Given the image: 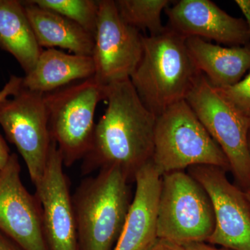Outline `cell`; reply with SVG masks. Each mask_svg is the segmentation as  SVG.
I'll list each match as a JSON object with an SVG mask.
<instances>
[{
  "label": "cell",
  "mask_w": 250,
  "mask_h": 250,
  "mask_svg": "<svg viewBox=\"0 0 250 250\" xmlns=\"http://www.w3.org/2000/svg\"><path fill=\"white\" fill-rule=\"evenodd\" d=\"M106 111L95 124L83 159V174L116 167L130 182L152 161L156 117L141 101L130 80L106 86Z\"/></svg>",
  "instance_id": "6da1fadb"
},
{
  "label": "cell",
  "mask_w": 250,
  "mask_h": 250,
  "mask_svg": "<svg viewBox=\"0 0 250 250\" xmlns=\"http://www.w3.org/2000/svg\"><path fill=\"white\" fill-rule=\"evenodd\" d=\"M186 39L167 26L160 34L143 36L142 57L130 81L145 106L156 117L186 100L201 76Z\"/></svg>",
  "instance_id": "7a4b0ae2"
},
{
  "label": "cell",
  "mask_w": 250,
  "mask_h": 250,
  "mask_svg": "<svg viewBox=\"0 0 250 250\" xmlns=\"http://www.w3.org/2000/svg\"><path fill=\"white\" fill-rule=\"evenodd\" d=\"M130 182L116 167L82 181L72 195L79 250H113L131 202Z\"/></svg>",
  "instance_id": "3957f363"
},
{
  "label": "cell",
  "mask_w": 250,
  "mask_h": 250,
  "mask_svg": "<svg viewBox=\"0 0 250 250\" xmlns=\"http://www.w3.org/2000/svg\"><path fill=\"white\" fill-rule=\"evenodd\" d=\"M152 161L161 176L195 166L231 171L223 150L186 100L156 116Z\"/></svg>",
  "instance_id": "277c9868"
},
{
  "label": "cell",
  "mask_w": 250,
  "mask_h": 250,
  "mask_svg": "<svg viewBox=\"0 0 250 250\" xmlns=\"http://www.w3.org/2000/svg\"><path fill=\"white\" fill-rule=\"evenodd\" d=\"M106 98V86L94 77L44 94L51 138L64 166L83 159L91 146L95 113Z\"/></svg>",
  "instance_id": "5b68a950"
},
{
  "label": "cell",
  "mask_w": 250,
  "mask_h": 250,
  "mask_svg": "<svg viewBox=\"0 0 250 250\" xmlns=\"http://www.w3.org/2000/svg\"><path fill=\"white\" fill-rule=\"evenodd\" d=\"M214 210L201 184L183 170L161 177L158 203V238L183 246L206 243L214 230Z\"/></svg>",
  "instance_id": "8992f818"
},
{
  "label": "cell",
  "mask_w": 250,
  "mask_h": 250,
  "mask_svg": "<svg viewBox=\"0 0 250 250\" xmlns=\"http://www.w3.org/2000/svg\"><path fill=\"white\" fill-rule=\"evenodd\" d=\"M186 101L226 156L237 187L249 191L250 120L227 103L202 74Z\"/></svg>",
  "instance_id": "52a82bcc"
},
{
  "label": "cell",
  "mask_w": 250,
  "mask_h": 250,
  "mask_svg": "<svg viewBox=\"0 0 250 250\" xmlns=\"http://www.w3.org/2000/svg\"><path fill=\"white\" fill-rule=\"evenodd\" d=\"M0 125L25 163L31 182H41L52 140L43 94L21 90L0 105Z\"/></svg>",
  "instance_id": "ba28073f"
},
{
  "label": "cell",
  "mask_w": 250,
  "mask_h": 250,
  "mask_svg": "<svg viewBox=\"0 0 250 250\" xmlns=\"http://www.w3.org/2000/svg\"><path fill=\"white\" fill-rule=\"evenodd\" d=\"M94 36V78L104 86L130 80L143 50V36L122 19L113 0L98 1Z\"/></svg>",
  "instance_id": "9c48e42d"
},
{
  "label": "cell",
  "mask_w": 250,
  "mask_h": 250,
  "mask_svg": "<svg viewBox=\"0 0 250 250\" xmlns=\"http://www.w3.org/2000/svg\"><path fill=\"white\" fill-rule=\"evenodd\" d=\"M226 171L212 166L188 168L213 205L215 225L207 243L231 250H250V209L245 192L228 180Z\"/></svg>",
  "instance_id": "30bf717a"
},
{
  "label": "cell",
  "mask_w": 250,
  "mask_h": 250,
  "mask_svg": "<svg viewBox=\"0 0 250 250\" xmlns=\"http://www.w3.org/2000/svg\"><path fill=\"white\" fill-rule=\"evenodd\" d=\"M0 231L24 250H49L40 202L23 185L16 154L0 171Z\"/></svg>",
  "instance_id": "8fae6325"
},
{
  "label": "cell",
  "mask_w": 250,
  "mask_h": 250,
  "mask_svg": "<svg viewBox=\"0 0 250 250\" xmlns=\"http://www.w3.org/2000/svg\"><path fill=\"white\" fill-rule=\"evenodd\" d=\"M63 163L52 141L45 173L35 195L42 210L44 236L49 250H79L72 195Z\"/></svg>",
  "instance_id": "7c38bea8"
},
{
  "label": "cell",
  "mask_w": 250,
  "mask_h": 250,
  "mask_svg": "<svg viewBox=\"0 0 250 250\" xmlns=\"http://www.w3.org/2000/svg\"><path fill=\"white\" fill-rule=\"evenodd\" d=\"M165 12L167 27L184 37L208 39L229 47L250 43L245 20L230 16L210 0H181Z\"/></svg>",
  "instance_id": "4fadbf2b"
},
{
  "label": "cell",
  "mask_w": 250,
  "mask_h": 250,
  "mask_svg": "<svg viewBox=\"0 0 250 250\" xmlns=\"http://www.w3.org/2000/svg\"><path fill=\"white\" fill-rule=\"evenodd\" d=\"M161 177L152 161L136 174L134 198L113 250H148L157 240L156 218Z\"/></svg>",
  "instance_id": "5bb4252c"
},
{
  "label": "cell",
  "mask_w": 250,
  "mask_h": 250,
  "mask_svg": "<svg viewBox=\"0 0 250 250\" xmlns=\"http://www.w3.org/2000/svg\"><path fill=\"white\" fill-rule=\"evenodd\" d=\"M186 43L197 69L215 88L236 84L250 70V43L222 47L198 37L187 38Z\"/></svg>",
  "instance_id": "9a60e30c"
},
{
  "label": "cell",
  "mask_w": 250,
  "mask_h": 250,
  "mask_svg": "<svg viewBox=\"0 0 250 250\" xmlns=\"http://www.w3.org/2000/svg\"><path fill=\"white\" fill-rule=\"evenodd\" d=\"M93 57L67 54L57 49L42 50L35 66L22 77V88L46 94L95 75Z\"/></svg>",
  "instance_id": "2e32d148"
},
{
  "label": "cell",
  "mask_w": 250,
  "mask_h": 250,
  "mask_svg": "<svg viewBox=\"0 0 250 250\" xmlns=\"http://www.w3.org/2000/svg\"><path fill=\"white\" fill-rule=\"evenodd\" d=\"M39 46L60 47L78 55H93L94 36L62 15L41 7L31 1H22Z\"/></svg>",
  "instance_id": "e0dca14e"
},
{
  "label": "cell",
  "mask_w": 250,
  "mask_h": 250,
  "mask_svg": "<svg viewBox=\"0 0 250 250\" xmlns=\"http://www.w3.org/2000/svg\"><path fill=\"white\" fill-rule=\"evenodd\" d=\"M0 48L17 60L25 75L42 52L22 1L0 0Z\"/></svg>",
  "instance_id": "ac0fdd59"
},
{
  "label": "cell",
  "mask_w": 250,
  "mask_h": 250,
  "mask_svg": "<svg viewBox=\"0 0 250 250\" xmlns=\"http://www.w3.org/2000/svg\"><path fill=\"white\" fill-rule=\"evenodd\" d=\"M116 7L122 19L138 30L144 29L150 36L160 34L166 27L161 21V14L168 7V0H117Z\"/></svg>",
  "instance_id": "d6986e66"
},
{
  "label": "cell",
  "mask_w": 250,
  "mask_h": 250,
  "mask_svg": "<svg viewBox=\"0 0 250 250\" xmlns=\"http://www.w3.org/2000/svg\"><path fill=\"white\" fill-rule=\"evenodd\" d=\"M34 4L62 15L95 36L98 1L93 0H31Z\"/></svg>",
  "instance_id": "ffe728a7"
},
{
  "label": "cell",
  "mask_w": 250,
  "mask_h": 250,
  "mask_svg": "<svg viewBox=\"0 0 250 250\" xmlns=\"http://www.w3.org/2000/svg\"><path fill=\"white\" fill-rule=\"evenodd\" d=\"M215 90L235 110L250 120V71L236 84Z\"/></svg>",
  "instance_id": "44dd1931"
},
{
  "label": "cell",
  "mask_w": 250,
  "mask_h": 250,
  "mask_svg": "<svg viewBox=\"0 0 250 250\" xmlns=\"http://www.w3.org/2000/svg\"><path fill=\"white\" fill-rule=\"evenodd\" d=\"M22 87V77L12 75L9 82L5 84L4 88L0 90V105L6 100L14 96L21 90Z\"/></svg>",
  "instance_id": "7402d4cb"
},
{
  "label": "cell",
  "mask_w": 250,
  "mask_h": 250,
  "mask_svg": "<svg viewBox=\"0 0 250 250\" xmlns=\"http://www.w3.org/2000/svg\"><path fill=\"white\" fill-rule=\"evenodd\" d=\"M148 250H185L180 245L176 244L167 240L157 238L155 243Z\"/></svg>",
  "instance_id": "603a6c76"
},
{
  "label": "cell",
  "mask_w": 250,
  "mask_h": 250,
  "mask_svg": "<svg viewBox=\"0 0 250 250\" xmlns=\"http://www.w3.org/2000/svg\"><path fill=\"white\" fill-rule=\"evenodd\" d=\"M0 250H24L11 238L0 231Z\"/></svg>",
  "instance_id": "cb8c5ba5"
},
{
  "label": "cell",
  "mask_w": 250,
  "mask_h": 250,
  "mask_svg": "<svg viewBox=\"0 0 250 250\" xmlns=\"http://www.w3.org/2000/svg\"><path fill=\"white\" fill-rule=\"evenodd\" d=\"M11 155L7 145L6 144L2 137L0 136V171L6 166Z\"/></svg>",
  "instance_id": "d4e9b609"
},
{
  "label": "cell",
  "mask_w": 250,
  "mask_h": 250,
  "mask_svg": "<svg viewBox=\"0 0 250 250\" xmlns=\"http://www.w3.org/2000/svg\"><path fill=\"white\" fill-rule=\"evenodd\" d=\"M235 3L246 18L247 26L250 35V0H236Z\"/></svg>",
  "instance_id": "484cf974"
},
{
  "label": "cell",
  "mask_w": 250,
  "mask_h": 250,
  "mask_svg": "<svg viewBox=\"0 0 250 250\" xmlns=\"http://www.w3.org/2000/svg\"><path fill=\"white\" fill-rule=\"evenodd\" d=\"M184 249L185 250H231L228 248H217L210 246L206 243H192L183 245Z\"/></svg>",
  "instance_id": "4316f807"
},
{
  "label": "cell",
  "mask_w": 250,
  "mask_h": 250,
  "mask_svg": "<svg viewBox=\"0 0 250 250\" xmlns=\"http://www.w3.org/2000/svg\"><path fill=\"white\" fill-rule=\"evenodd\" d=\"M249 146L250 149V134H249ZM245 195H246V198L247 201H248V205H249L250 209V190L248 192H244Z\"/></svg>",
  "instance_id": "83f0119b"
},
{
  "label": "cell",
  "mask_w": 250,
  "mask_h": 250,
  "mask_svg": "<svg viewBox=\"0 0 250 250\" xmlns=\"http://www.w3.org/2000/svg\"></svg>",
  "instance_id": "f1b7e54d"
}]
</instances>
